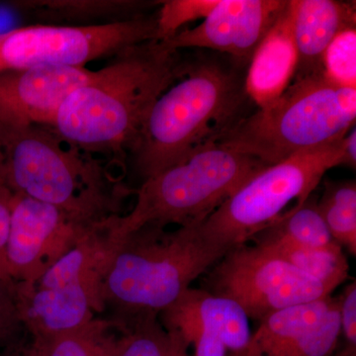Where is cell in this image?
Here are the masks:
<instances>
[{"label":"cell","mask_w":356,"mask_h":356,"mask_svg":"<svg viewBox=\"0 0 356 356\" xmlns=\"http://www.w3.org/2000/svg\"><path fill=\"white\" fill-rule=\"evenodd\" d=\"M178 51L159 40L128 47L74 91L51 129L83 151L123 168L149 110L184 72Z\"/></svg>","instance_id":"6da1fadb"},{"label":"cell","mask_w":356,"mask_h":356,"mask_svg":"<svg viewBox=\"0 0 356 356\" xmlns=\"http://www.w3.org/2000/svg\"><path fill=\"white\" fill-rule=\"evenodd\" d=\"M247 65L229 56L185 63L149 110L131 152L143 181L218 143L248 116Z\"/></svg>","instance_id":"7a4b0ae2"},{"label":"cell","mask_w":356,"mask_h":356,"mask_svg":"<svg viewBox=\"0 0 356 356\" xmlns=\"http://www.w3.org/2000/svg\"><path fill=\"white\" fill-rule=\"evenodd\" d=\"M3 179L14 194L51 204L77 222L92 226L122 216L135 194L115 177L112 165L60 138L48 126L0 125Z\"/></svg>","instance_id":"3957f363"},{"label":"cell","mask_w":356,"mask_h":356,"mask_svg":"<svg viewBox=\"0 0 356 356\" xmlns=\"http://www.w3.org/2000/svg\"><path fill=\"white\" fill-rule=\"evenodd\" d=\"M198 224L172 231L147 225L121 238L103 284L111 317L159 315L228 252Z\"/></svg>","instance_id":"277c9868"},{"label":"cell","mask_w":356,"mask_h":356,"mask_svg":"<svg viewBox=\"0 0 356 356\" xmlns=\"http://www.w3.org/2000/svg\"><path fill=\"white\" fill-rule=\"evenodd\" d=\"M355 118L356 88L334 86L323 74L304 77L243 118L218 144L273 165L343 139Z\"/></svg>","instance_id":"5b68a950"},{"label":"cell","mask_w":356,"mask_h":356,"mask_svg":"<svg viewBox=\"0 0 356 356\" xmlns=\"http://www.w3.org/2000/svg\"><path fill=\"white\" fill-rule=\"evenodd\" d=\"M266 166L218 143L203 147L143 181L136 189L133 209L117 218V236L147 225L168 228L198 224Z\"/></svg>","instance_id":"8992f818"},{"label":"cell","mask_w":356,"mask_h":356,"mask_svg":"<svg viewBox=\"0 0 356 356\" xmlns=\"http://www.w3.org/2000/svg\"><path fill=\"white\" fill-rule=\"evenodd\" d=\"M343 139L294 154L250 178L198 226L227 248L247 243L277 219L288 204L305 202L327 170L343 165Z\"/></svg>","instance_id":"52a82bcc"},{"label":"cell","mask_w":356,"mask_h":356,"mask_svg":"<svg viewBox=\"0 0 356 356\" xmlns=\"http://www.w3.org/2000/svg\"><path fill=\"white\" fill-rule=\"evenodd\" d=\"M156 40V16L95 25L25 26L0 33V74L43 67H86L100 58Z\"/></svg>","instance_id":"ba28073f"},{"label":"cell","mask_w":356,"mask_h":356,"mask_svg":"<svg viewBox=\"0 0 356 356\" xmlns=\"http://www.w3.org/2000/svg\"><path fill=\"white\" fill-rule=\"evenodd\" d=\"M201 288L236 302L259 323L274 312L332 293L273 252L248 243L229 248L204 274Z\"/></svg>","instance_id":"9c48e42d"},{"label":"cell","mask_w":356,"mask_h":356,"mask_svg":"<svg viewBox=\"0 0 356 356\" xmlns=\"http://www.w3.org/2000/svg\"><path fill=\"white\" fill-rule=\"evenodd\" d=\"M95 225L86 226L56 206L14 194L6 248L11 280L34 284Z\"/></svg>","instance_id":"30bf717a"},{"label":"cell","mask_w":356,"mask_h":356,"mask_svg":"<svg viewBox=\"0 0 356 356\" xmlns=\"http://www.w3.org/2000/svg\"><path fill=\"white\" fill-rule=\"evenodd\" d=\"M168 331L182 337L191 356H248L250 318L236 302L202 288H189L159 314Z\"/></svg>","instance_id":"8fae6325"},{"label":"cell","mask_w":356,"mask_h":356,"mask_svg":"<svg viewBox=\"0 0 356 356\" xmlns=\"http://www.w3.org/2000/svg\"><path fill=\"white\" fill-rule=\"evenodd\" d=\"M288 0H219L193 29L182 30L163 44L172 50L202 48L219 51L248 65Z\"/></svg>","instance_id":"7c38bea8"},{"label":"cell","mask_w":356,"mask_h":356,"mask_svg":"<svg viewBox=\"0 0 356 356\" xmlns=\"http://www.w3.org/2000/svg\"><path fill=\"white\" fill-rule=\"evenodd\" d=\"M98 70L74 65H43L0 74V125L51 127L58 110Z\"/></svg>","instance_id":"4fadbf2b"},{"label":"cell","mask_w":356,"mask_h":356,"mask_svg":"<svg viewBox=\"0 0 356 356\" xmlns=\"http://www.w3.org/2000/svg\"><path fill=\"white\" fill-rule=\"evenodd\" d=\"M21 322L32 339L72 331L105 311L104 304L77 285L41 287L15 283Z\"/></svg>","instance_id":"5bb4252c"},{"label":"cell","mask_w":356,"mask_h":356,"mask_svg":"<svg viewBox=\"0 0 356 356\" xmlns=\"http://www.w3.org/2000/svg\"><path fill=\"white\" fill-rule=\"evenodd\" d=\"M288 11L298 55L294 79L321 76L323 58L332 40L355 28V2L289 0Z\"/></svg>","instance_id":"9a60e30c"},{"label":"cell","mask_w":356,"mask_h":356,"mask_svg":"<svg viewBox=\"0 0 356 356\" xmlns=\"http://www.w3.org/2000/svg\"><path fill=\"white\" fill-rule=\"evenodd\" d=\"M118 217L109 218L89 229L34 284L41 287L77 285L104 304L105 276L121 241L115 231Z\"/></svg>","instance_id":"2e32d148"},{"label":"cell","mask_w":356,"mask_h":356,"mask_svg":"<svg viewBox=\"0 0 356 356\" xmlns=\"http://www.w3.org/2000/svg\"><path fill=\"white\" fill-rule=\"evenodd\" d=\"M298 65L287 6L271 26L248 63L245 91L257 109L275 102L289 88Z\"/></svg>","instance_id":"e0dca14e"},{"label":"cell","mask_w":356,"mask_h":356,"mask_svg":"<svg viewBox=\"0 0 356 356\" xmlns=\"http://www.w3.org/2000/svg\"><path fill=\"white\" fill-rule=\"evenodd\" d=\"M248 242L273 252L332 292L348 280L350 264L339 243L325 248L307 247L266 229L255 234Z\"/></svg>","instance_id":"ac0fdd59"},{"label":"cell","mask_w":356,"mask_h":356,"mask_svg":"<svg viewBox=\"0 0 356 356\" xmlns=\"http://www.w3.org/2000/svg\"><path fill=\"white\" fill-rule=\"evenodd\" d=\"M332 296L274 312L252 332L248 356H276L318 325L337 305Z\"/></svg>","instance_id":"d6986e66"},{"label":"cell","mask_w":356,"mask_h":356,"mask_svg":"<svg viewBox=\"0 0 356 356\" xmlns=\"http://www.w3.org/2000/svg\"><path fill=\"white\" fill-rule=\"evenodd\" d=\"M110 318L118 325L115 356H191L182 337L165 330L159 315Z\"/></svg>","instance_id":"ffe728a7"},{"label":"cell","mask_w":356,"mask_h":356,"mask_svg":"<svg viewBox=\"0 0 356 356\" xmlns=\"http://www.w3.org/2000/svg\"><path fill=\"white\" fill-rule=\"evenodd\" d=\"M147 4L128 0H32L17 6L41 19L51 21L109 20L110 23L142 15L137 13Z\"/></svg>","instance_id":"44dd1931"},{"label":"cell","mask_w":356,"mask_h":356,"mask_svg":"<svg viewBox=\"0 0 356 356\" xmlns=\"http://www.w3.org/2000/svg\"><path fill=\"white\" fill-rule=\"evenodd\" d=\"M117 339L113 318L95 317L72 331L31 341L41 356H115Z\"/></svg>","instance_id":"7402d4cb"},{"label":"cell","mask_w":356,"mask_h":356,"mask_svg":"<svg viewBox=\"0 0 356 356\" xmlns=\"http://www.w3.org/2000/svg\"><path fill=\"white\" fill-rule=\"evenodd\" d=\"M318 208L334 241L356 255L355 180L325 182Z\"/></svg>","instance_id":"603a6c76"},{"label":"cell","mask_w":356,"mask_h":356,"mask_svg":"<svg viewBox=\"0 0 356 356\" xmlns=\"http://www.w3.org/2000/svg\"><path fill=\"white\" fill-rule=\"evenodd\" d=\"M264 229L307 247L325 248L337 243L318 211L317 198L312 195L305 202L295 204Z\"/></svg>","instance_id":"cb8c5ba5"},{"label":"cell","mask_w":356,"mask_h":356,"mask_svg":"<svg viewBox=\"0 0 356 356\" xmlns=\"http://www.w3.org/2000/svg\"><path fill=\"white\" fill-rule=\"evenodd\" d=\"M323 76L341 88H356V29L348 28L332 40L323 58Z\"/></svg>","instance_id":"d4e9b609"},{"label":"cell","mask_w":356,"mask_h":356,"mask_svg":"<svg viewBox=\"0 0 356 356\" xmlns=\"http://www.w3.org/2000/svg\"><path fill=\"white\" fill-rule=\"evenodd\" d=\"M156 14V40L163 41L175 36L187 23L205 19L219 3V0H166L159 1Z\"/></svg>","instance_id":"484cf974"},{"label":"cell","mask_w":356,"mask_h":356,"mask_svg":"<svg viewBox=\"0 0 356 356\" xmlns=\"http://www.w3.org/2000/svg\"><path fill=\"white\" fill-rule=\"evenodd\" d=\"M26 334L16 301L15 283L0 281V353Z\"/></svg>","instance_id":"4316f807"},{"label":"cell","mask_w":356,"mask_h":356,"mask_svg":"<svg viewBox=\"0 0 356 356\" xmlns=\"http://www.w3.org/2000/svg\"><path fill=\"white\" fill-rule=\"evenodd\" d=\"M341 310V334L346 348L337 356H355L356 350V282L346 285L339 296Z\"/></svg>","instance_id":"83f0119b"},{"label":"cell","mask_w":356,"mask_h":356,"mask_svg":"<svg viewBox=\"0 0 356 356\" xmlns=\"http://www.w3.org/2000/svg\"><path fill=\"white\" fill-rule=\"evenodd\" d=\"M13 196L14 193L7 186L3 177H0V281L9 284H14L9 275L6 259Z\"/></svg>","instance_id":"f1b7e54d"},{"label":"cell","mask_w":356,"mask_h":356,"mask_svg":"<svg viewBox=\"0 0 356 356\" xmlns=\"http://www.w3.org/2000/svg\"><path fill=\"white\" fill-rule=\"evenodd\" d=\"M343 165L355 170L356 166V131L350 129L343 139Z\"/></svg>","instance_id":"f546056e"},{"label":"cell","mask_w":356,"mask_h":356,"mask_svg":"<svg viewBox=\"0 0 356 356\" xmlns=\"http://www.w3.org/2000/svg\"><path fill=\"white\" fill-rule=\"evenodd\" d=\"M0 356H41L33 344L31 339H26V336L17 343L7 348L0 353Z\"/></svg>","instance_id":"4dcf8cb0"},{"label":"cell","mask_w":356,"mask_h":356,"mask_svg":"<svg viewBox=\"0 0 356 356\" xmlns=\"http://www.w3.org/2000/svg\"><path fill=\"white\" fill-rule=\"evenodd\" d=\"M4 168V152L3 146H2L1 138H0V177H3Z\"/></svg>","instance_id":"1f68e13d"}]
</instances>
